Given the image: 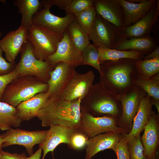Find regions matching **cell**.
Instances as JSON below:
<instances>
[{
  "mask_svg": "<svg viewBox=\"0 0 159 159\" xmlns=\"http://www.w3.org/2000/svg\"><path fill=\"white\" fill-rule=\"evenodd\" d=\"M18 77V72L14 69L7 74L0 75V101L7 86L14 80Z\"/></svg>",
  "mask_w": 159,
  "mask_h": 159,
  "instance_id": "37",
  "label": "cell"
},
{
  "mask_svg": "<svg viewBox=\"0 0 159 159\" xmlns=\"http://www.w3.org/2000/svg\"><path fill=\"white\" fill-rule=\"evenodd\" d=\"M81 100L68 101L60 96L49 98L39 110L37 117L43 127L58 125L77 128L80 123Z\"/></svg>",
  "mask_w": 159,
  "mask_h": 159,
  "instance_id": "2",
  "label": "cell"
},
{
  "mask_svg": "<svg viewBox=\"0 0 159 159\" xmlns=\"http://www.w3.org/2000/svg\"><path fill=\"white\" fill-rule=\"evenodd\" d=\"M95 77L91 70L84 73L76 71L60 95V97L68 101L79 98L82 99L93 85Z\"/></svg>",
  "mask_w": 159,
  "mask_h": 159,
  "instance_id": "12",
  "label": "cell"
},
{
  "mask_svg": "<svg viewBox=\"0 0 159 159\" xmlns=\"http://www.w3.org/2000/svg\"><path fill=\"white\" fill-rule=\"evenodd\" d=\"M75 68L62 62L55 65L47 82L49 98L60 95L76 71Z\"/></svg>",
  "mask_w": 159,
  "mask_h": 159,
  "instance_id": "14",
  "label": "cell"
},
{
  "mask_svg": "<svg viewBox=\"0 0 159 159\" xmlns=\"http://www.w3.org/2000/svg\"><path fill=\"white\" fill-rule=\"evenodd\" d=\"M93 5L97 14L119 29L123 28V9L117 0H93Z\"/></svg>",
  "mask_w": 159,
  "mask_h": 159,
  "instance_id": "17",
  "label": "cell"
},
{
  "mask_svg": "<svg viewBox=\"0 0 159 159\" xmlns=\"http://www.w3.org/2000/svg\"><path fill=\"white\" fill-rule=\"evenodd\" d=\"M47 83L32 76L18 77L6 87L1 101L16 107L22 102L38 93L47 92Z\"/></svg>",
  "mask_w": 159,
  "mask_h": 159,
  "instance_id": "4",
  "label": "cell"
},
{
  "mask_svg": "<svg viewBox=\"0 0 159 159\" xmlns=\"http://www.w3.org/2000/svg\"><path fill=\"white\" fill-rule=\"evenodd\" d=\"M153 106L151 97L148 95L140 100L131 130L128 133L123 135L127 141L140 135L143 131L153 111Z\"/></svg>",
  "mask_w": 159,
  "mask_h": 159,
  "instance_id": "21",
  "label": "cell"
},
{
  "mask_svg": "<svg viewBox=\"0 0 159 159\" xmlns=\"http://www.w3.org/2000/svg\"><path fill=\"white\" fill-rule=\"evenodd\" d=\"M14 4L18 9L21 15L20 26L25 28L28 32L33 25L32 19L34 15L42 8L39 0H15Z\"/></svg>",
  "mask_w": 159,
  "mask_h": 159,
  "instance_id": "25",
  "label": "cell"
},
{
  "mask_svg": "<svg viewBox=\"0 0 159 159\" xmlns=\"http://www.w3.org/2000/svg\"><path fill=\"white\" fill-rule=\"evenodd\" d=\"M28 39V32L24 27L20 26L15 31L8 32L0 40V48L5 54L8 62H15L24 43Z\"/></svg>",
  "mask_w": 159,
  "mask_h": 159,
  "instance_id": "16",
  "label": "cell"
},
{
  "mask_svg": "<svg viewBox=\"0 0 159 159\" xmlns=\"http://www.w3.org/2000/svg\"><path fill=\"white\" fill-rule=\"evenodd\" d=\"M158 0H145L142 3L137 4L130 3L126 0H117L123 9L124 28L134 24L142 18Z\"/></svg>",
  "mask_w": 159,
  "mask_h": 159,
  "instance_id": "22",
  "label": "cell"
},
{
  "mask_svg": "<svg viewBox=\"0 0 159 159\" xmlns=\"http://www.w3.org/2000/svg\"><path fill=\"white\" fill-rule=\"evenodd\" d=\"M47 130L28 131L20 129L11 128L2 134L4 140L2 148L14 145L24 146L30 156L33 154V148L44 140Z\"/></svg>",
  "mask_w": 159,
  "mask_h": 159,
  "instance_id": "10",
  "label": "cell"
},
{
  "mask_svg": "<svg viewBox=\"0 0 159 159\" xmlns=\"http://www.w3.org/2000/svg\"><path fill=\"white\" fill-rule=\"evenodd\" d=\"M135 60L128 58L105 61L100 64L99 82L117 95L125 94L136 86L138 77Z\"/></svg>",
  "mask_w": 159,
  "mask_h": 159,
  "instance_id": "1",
  "label": "cell"
},
{
  "mask_svg": "<svg viewBox=\"0 0 159 159\" xmlns=\"http://www.w3.org/2000/svg\"><path fill=\"white\" fill-rule=\"evenodd\" d=\"M153 105L155 106L157 109L158 113L159 114V100L153 99L151 97Z\"/></svg>",
  "mask_w": 159,
  "mask_h": 159,
  "instance_id": "43",
  "label": "cell"
},
{
  "mask_svg": "<svg viewBox=\"0 0 159 159\" xmlns=\"http://www.w3.org/2000/svg\"><path fill=\"white\" fill-rule=\"evenodd\" d=\"M20 53V59L15 68L18 77L32 76L47 83L49 78L50 72L55 67L46 61L36 58L32 46L28 39L24 44Z\"/></svg>",
  "mask_w": 159,
  "mask_h": 159,
  "instance_id": "5",
  "label": "cell"
},
{
  "mask_svg": "<svg viewBox=\"0 0 159 159\" xmlns=\"http://www.w3.org/2000/svg\"><path fill=\"white\" fill-rule=\"evenodd\" d=\"M99 59L100 64L108 60H114L128 58L138 61L143 59L144 56L147 54L143 51L132 50H120L115 49L98 47Z\"/></svg>",
  "mask_w": 159,
  "mask_h": 159,
  "instance_id": "26",
  "label": "cell"
},
{
  "mask_svg": "<svg viewBox=\"0 0 159 159\" xmlns=\"http://www.w3.org/2000/svg\"><path fill=\"white\" fill-rule=\"evenodd\" d=\"M137 86L143 89L151 98L159 100V82L151 79H144L139 75L135 82Z\"/></svg>",
  "mask_w": 159,
  "mask_h": 159,
  "instance_id": "32",
  "label": "cell"
},
{
  "mask_svg": "<svg viewBox=\"0 0 159 159\" xmlns=\"http://www.w3.org/2000/svg\"><path fill=\"white\" fill-rule=\"evenodd\" d=\"M97 14L93 6L83 11L74 14V16L75 20L89 36Z\"/></svg>",
  "mask_w": 159,
  "mask_h": 159,
  "instance_id": "30",
  "label": "cell"
},
{
  "mask_svg": "<svg viewBox=\"0 0 159 159\" xmlns=\"http://www.w3.org/2000/svg\"><path fill=\"white\" fill-rule=\"evenodd\" d=\"M159 16V0L150 11L135 23L120 30L123 38L142 37L151 35V32L156 24Z\"/></svg>",
  "mask_w": 159,
  "mask_h": 159,
  "instance_id": "13",
  "label": "cell"
},
{
  "mask_svg": "<svg viewBox=\"0 0 159 159\" xmlns=\"http://www.w3.org/2000/svg\"><path fill=\"white\" fill-rule=\"evenodd\" d=\"M118 118L112 116L95 117L81 107L80 123L77 128L90 138L108 132L126 134L117 125Z\"/></svg>",
  "mask_w": 159,
  "mask_h": 159,
  "instance_id": "7",
  "label": "cell"
},
{
  "mask_svg": "<svg viewBox=\"0 0 159 159\" xmlns=\"http://www.w3.org/2000/svg\"><path fill=\"white\" fill-rule=\"evenodd\" d=\"M6 1V0H0V4L1 3H5Z\"/></svg>",
  "mask_w": 159,
  "mask_h": 159,
  "instance_id": "48",
  "label": "cell"
},
{
  "mask_svg": "<svg viewBox=\"0 0 159 159\" xmlns=\"http://www.w3.org/2000/svg\"><path fill=\"white\" fill-rule=\"evenodd\" d=\"M71 0H41L40 1L42 7L50 9L55 5L61 9L64 10Z\"/></svg>",
  "mask_w": 159,
  "mask_h": 159,
  "instance_id": "38",
  "label": "cell"
},
{
  "mask_svg": "<svg viewBox=\"0 0 159 159\" xmlns=\"http://www.w3.org/2000/svg\"><path fill=\"white\" fill-rule=\"evenodd\" d=\"M97 47L114 49L123 39L120 30L97 14L89 35Z\"/></svg>",
  "mask_w": 159,
  "mask_h": 159,
  "instance_id": "8",
  "label": "cell"
},
{
  "mask_svg": "<svg viewBox=\"0 0 159 159\" xmlns=\"http://www.w3.org/2000/svg\"><path fill=\"white\" fill-rule=\"evenodd\" d=\"M127 141L130 159H146L140 135Z\"/></svg>",
  "mask_w": 159,
  "mask_h": 159,
  "instance_id": "34",
  "label": "cell"
},
{
  "mask_svg": "<svg viewBox=\"0 0 159 159\" xmlns=\"http://www.w3.org/2000/svg\"><path fill=\"white\" fill-rule=\"evenodd\" d=\"M93 0H71L64 10L66 14H74L93 6Z\"/></svg>",
  "mask_w": 159,
  "mask_h": 159,
  "instance_id": "35",
  "label": "cell"
},
{
  "mask_svg": "<svg viewBox=\"0 0 159 159\" xmlns=\"http://www.w3.org/2000/svg\"><path fill=\"white\" fill-rule=\"evenodd\" d=\"M81 107L95 117L109 115L118 118L122 112L120 95L108 90L100 82L93 84L81 100Z\"/></svg>",
  "mask_w": 159,
  "mask_h": 159,
  "instance_id": "3",
  "label": "cell"
},
{
  "mask_svg": "<svg viewBox=\"0 0 159 159\" xmlns=\"http://www.w3.org/2000/svg\"><path fill=\"white\" fill-rule=\"evenodd\" d=\"M76 128H73L60 125H54L47 130L44 140L39 144L43 151L42 159H44L48 153H53L56 148L60 144L69 143L70 135Z\"/></svg>",
  "mask_w": 159,
  "mask_h": 159,
  "instance_id": "19",
  "label": "cell"
},
{
  "mask_svg": "<svg viewBox=\"0 0 159 159\" xmlns=\"http://www.w3.org/2000/svg\"><path fill=\"white\" fill-rule=\"evenodd\" d=\"M150 79L154 81L159 82V73L153 76Z\"/></svg>",
  "mask_w": 159,
  "mask_h": 159,
  "instance_id": "44",
  "label": "cell"
},
{
  "mask_svg": "<svg viewBox=\"0 0 159 159\" xmlns=\"http://www.w3.org/2000/svg\"><path fill=\"white\" fill-rule=\"evenodd\" d=\"M123 137L121 133L108 132L89 138L85 148V159H91L100 151L112 149Z\"/></svg>",
  "mask_w": 159,
  "mask_h": 159,
  "instance_id": "20",
  "label": "cell"
},
{
  "mask_svg": "<svg viewBox=\"0 0 159 159\" xmlns=\"http://www.w3.org/2000/svg\"><path fill=\"white\" fill-rule=\"evenodd\" d=\"M48 99L46 92H42L22 102L16 107L18 117L22 121H28L37 117L39 110Z\"/></svg>",
  "mask_w": 159,
  "mask_h": 159,
  "instance_id": "23",
  "label": "cell"
},
{
  "mask_svg": "<svg viewBox=\"0 0 159 159\" xmlns=\"http://www.w3.org/2000/svg\"><path fill=\"white\" fill-rule=\"evenodd\" d=\"M82 60V52L75 47L65 31L55 52L45 61L54 67L62 62L75 67L81 65Z\"/></svg>",
  "mask_w": 159,
  "mask_h": 159,
  "instance_id": "11",
  "label": "cell"
},
{
  "mask_svg": "<svg viewBox=\"0 0 159 159\" xmlns=\"http://www.w3.org/2000/svg\"><path fill=\"white\" fill-rule=\"evenodd\" d=\"M42 149L41 147L39 146L37 151L29 157H27L26 159H40Z\"/></svg>",
  "mask_w": 159,
  "mask_h": 159,
  "instance_id": "42",
  "label": "cell"
},
{
  "mask_svg": "<svg viewBox=\"0 0 159 159\" xmlns=\"http://www.w3.org/2000/svg\"><path fill=\"white\" fill-rule=\"evenodd\" d=\"M147 94L136 86L126 93L120 95L122 108L120 116L118 118L117 125L128 133L131 130L134 118L138 111L141 99Z\"/></svg>",
  "mask_w": 159,
  "mask_h": 159,
  "instance_id": "9",
  "label": "cell"
},
{
  "mask_svg": "<svg viewBox=\"0 0 159 159\" xmlns=\"http://www.w3.org/2000/svg\"><path fill=\"white\" fill-rule=\"evenodd\" d=\"M62 37L42 26L33 24L28 32V40L37 59L46 60L56 52Z\"/></svg>",
  "mask_w": 159,
  "mask_h": 159,
  "instance_id": "6",
  "label": "cell"
},
{
  "mask_svg": "<svg viewBox=\"0 0 159 159\" xmlns=\"http://www.w3.org/2000/svg\"><path fill=\"white\" fill-rule=\"evenodd\" d=\"M2 36V32L0 31V37H1Z\"/></svg>",
  "mask_w": 159,
  "mask_h": 159,
  "instance_id": "49",
  "label": "cell"
},
{
  "mask_svg": "<svg viewBox=\"0 0 159 159\" xmlns=\"http://www.w3.org/2000/svg\"><path fill=\"white\" fill-rule=\"evenodd\" d=\"M65 31L75 47L81 52L90 43L89 35L75 19L68 25Z\"/></svg>",
  "mask_w": 159,
  "mask_h": 159,
  "instance_id": "28",
  "label": "cell"
},
{
  "mask_svg": "<svg viewBox=\"0 0 159 159\" xmlns=\"http://www.w3.org/2000/svg\"><path fill=\"white\" fill-rule=\"evenodd\" d=\"M27 157L24 153L21 154L11 153L2 150L0 152V159H26Z\"/></svg>",
  "mask_w": 159,
  "mask_h": 159,
  "instance_id": "40",
  "label": "cell"
},
{
  "mask_svg": "<svg viewBox=\"0 0 159 159\" xmlns=\"http://www.w3.org/2000/svg\"><path fill=\"white\" fill-rule=\"evenodd\" d=\"M4 140V139L2 134L0 135V152L2 150V145Z\"/></svg>",
  "mask_w": 159,
  "mask_h": 159,
  "instance_id": "46",
  "label": "cell"
},
{
  "mask_svg": "<svg viewBox=\"0 0 159 159\" xmlns=\"http://www.w3.org/2000/svg\"><path fill=\"white\" fill-rule=\"evenodd\" d=\"M75 19L74 14L60 17L52 14L50 9L43 8L33 16V24L44 26L62 37L68 25Z\"/></svg>",
  "mask_w": 159,
  "mask_h": 159,
  "instance_id": "15",
  "label": "cell"
},
{
  "mask_svg": "<svg viewBox=\"0 0 159 159\" xmlns=\"http://www.w3.org/2000/svg\"><path fill=\"white\" fill-rule=\"evenodd\" d=\"M3 51L0 48V75L7 74L13 71L15 68V62H9L6 61L2 56Z\"/></svg>",
  "mask_w": 159,
  "mask_h": 159,
  "instance_id": "39",
  "label": "cell"
},
{
  "mask_svg": "<svg viewBox=\"0 0 159 159\" xmlns=\"http://www.w3.org/2000/svg\"><path fill=\"white\" fill-rule=\"evenodd\" d=\"M135 65L141 77L150 79L159 73V58L137 61Z\"/></svg>",
  "mask_w": 159,
  "mask_h": 159,
  "instance_id": "29",
  "label": "cell"
},
{
  "mask_svg": "<svg viewBox=\"0 0 159 159\" xmlns=\"http://www.w3.org/2000/svg\"><path fill=\"white\" fill-rule=\"evenodd\" d=\"M157 42L156 39L151 35L145 37H132L122 39L114 49L143 51L148 54L155 49Z\"/></svg>",
  "mask_w": 159,
  "mask_h": 159,
  "instance_id": "24",
  "label": "cell"
},
{
  "mask_svg": "<svg viewBox=\"0 0 159 159\" xmlns=\"http://www.w3.org/2000/svg\"><path fill=\"white\" fill-rule=\"evenodd\" d=\"M82 52L81 65H89L96 69L101 73L100 64L99 61L98 47L90 43Z\"/></svg>",
  "mask_w": 159,
  "mask_h": 159,
  "instance_id": "31",
  "label": "cell"
},
{
  "mask_svg": "<svg viewBox=\"0 0 159 159\" xmlns=\"http://www.w3.org/2000/svg\"><path fill=\"white\" fill-rule=\"evenodd\" d=\"M127 1L133 3H140L144 1L145 0H126Z\"/></svg>",
  "mask_w": 159,
  "mask_h": 159,
  "instance_id": "45",
  "label": "cell"
},
{
  "mask_svg": "<svg viewBox=\"0 0 159 159\" xmlns=\"http://www.w3.org/2000/svg\"><path fill=\"white\" fill-rule=\"evenodd\" d=\"M157 58H159V46L158 45L150 53L144 56L143 59H151Z\"/></svg>",
  "mask_w": 159,
  "mask_h": 159,
  "instance_id": "41",
  "label": "cell"
},
{
  "mask_svg": "<svg viewBox=\"0 0 159 159\" xmlns=\"http://www.w3.org/2000/svg\"><path fill=\"white\" fill-rule=\"evenodd\" d=\"M22 121L18 115L16 107L0 101V130L16 128L20 126Z\"/></svg>",
  "mask_w": 159,
  "mask_h": 159,
  "instance_id": "27",
  "label": "cell"
},
{
  "mask_svg": "<svg viewBox=\"0 0 159 159\" xmlns=\"http://www.w3.org/2000/svg\"><path fill=\"white\" fill-rule=\"evenodd\" d=\"M141 139L146 159L154 156L159 144V114L153 111Z\"/></svg>",
  "mask_w": 159,
  "mask_h": 159,
  "instance_id": "18",
  "label": "cell"
},
{
  "mask_svg": "<svg viewBox=\"0 0 159 159\" xmlns=\"http://www.w3.org/2000/svg\"><path fill=\"white\" fill-rule=\"evenodd\" d=\"M115 153L117 159H130V156L128 141L124 137L112 149Z\"/></svg>",
  "mask_w": 159,
  "mask_h": 159,
  "instance_id": "36",
  "label": "cell"
},
{
  "mask_svg": "<svg viewBox=\"0 0 159 159\" xmlns=\"http://www.w3.org/2000/svg\"><path fill=\"white\" fill-rule=\"evenodd\" d=\"M159 148L157 149L155 155L148 159H159Z\"/></svg>",
  "mask_w": 159,
  "mask_h": 159,
  "instance_id": "47",
  "label": "cell"
},
{
  "mask_svg": "<svg viewBox=\"0 0 159 159\" xmlns=\"http://www.w3.org/2000/svg\"><path fill=\"white\" fill-rule=\"evenodd\" d=\"M89 139L85 133L76 128L71 135L67 145L74 150H81L86 148Z\"/></svg>",
  "mask_w": 159,
  "mask_h": 159,
  "instance_id": "33",
  "label": "cell"
}]
</instances>
